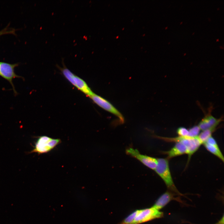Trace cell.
Wrapping results in <instances>:
<instances>
[{"mask_svg":"<svg viewBox=\"0 0 224 224\" xmlns=\"http://www.w3.org/2000/svg\"><path fill=\"white\" fill-rule=\"evenodd\" d=\"M212 106H210L208 112L199 123L198 126L202 131L213 128H216L223 119L222 117L217 119L212 116L211 113Z\"/></svg>","mask_w":224,"mask_h":224,"instance_id":"obj_8","label":"cell"},{"mask_svg":"<svg viewBox=\"0 0 224 224\" xmlns=\"http://www.w3.org/2000/svg\"><path fill=\"white\" fill-rule=\"evenodd\" d=\"M177 195L178 194L171 191H167L160 196L152 207L160 210L172 200L183 203L179 197H176Z\"/></svg>","mask_w":224,"mask_h":224,"instance_id":"obj_9","label":"cell"},{"mask_svg":"<svg viewBox=\"0 0 224 224\" xmlns=\"http://www.w3.org/2000/svg\"><path fill=\"white\" fill-rule=\"evenodd\" d=\"M90 97L101 108L117 117L120 122L122 123L124 122V118L122 114L107 100L94 93Z\"/></svg>","mask_w":224,"mask_h":224,"instance_id":"obj_5","label":"cell"},{"mask_svg":"<svg viewBox=\"0 0 224 224\" xmlns=\"http://www.w3.org/2000/svg\"><path fill=\"white\" fill-rule=\"evenodd\" d=\"M165 141L168 142H181L187 147L188 151V160H189L193 154L198 149L202 144L197 137L191 138L189 137H182L178 136L174 138H164Z\"/></svg>","mask_w":224,"mask_h":224,"instance_id":"obj_3","label":"cell"},{"mask_svg":"<svg viewBox=\"0 0 224 224\" xmlns=\"http://www.w3.org/2000/svg\"><path fill=\"white\" fill-rule=\"evenodd\" d=\"M18 65V63L11 64L0 62V76L8 81L12 85L15 94H17L12 80L16 78L21 77L16 74L14 72L15 68Z\"/></svg>","mask_w":224,"mask_h":224,"instance_id":"obj_7","label":"cell"},{"mask_svg":"<svg viewBox=\"0 0 224 224\" xmlns=\"http://www.w3.org/2000/svg\"><path fill=\"white\" fill-rule=\"evenodd\" d=\"M163 216V212L152 207L151 208L138 210L132 224H139Z\"/></svg>","mask_w":224,"mask_h":224,"instance_id":"obj_4","label":"cell"},{"mask_svg":"<svg viewBox=\"0 0 224 224\" xmlns=\"http://www.w3.org/2000/svg\"><path fill=\"white\" fill-rule=\"evenodd\" d=\"M61 142L60 139H54L46 136H39L35 143L34 148L30 153L39 154L47 153L53 149Z\"/></svg>","mask_w":224,"mask_h":224,"instance_id":"obj_2","label":"cell"},{"mask_svg":"<svg viewBox=\"0 0 224 224\" xmlns=\"http://www.w3.org/2000/svg\"><path fill=\"white\" fill-rule=\"evenodd\" d=\"M176 132L179 136L182 137H189V130L184 127H179L177 129Z\"/></svg>","mask_w":224,"mask_h":224,"instance_id":"obj_16","label":"cell"},{"mask_svg":"<svg viewBox=\"0 0 224 224\" xmlns=\"http://www.w3.org/2000/svg\"><path fill=\"white\" fill-rule=\"evenodd\" d=\"M138 210H136L126 217L119 224H132L136 217Z\"/></svg>","mask_w":224,"mask_h":224,"instance_id":"obj_14","label":"cell"},{"mask_svg":"<svg viewBox=\"0 0 224 224\" xmlns=\"http://www.w3.org/2000/svg\"><path fill=\"white\" fill-rule=\"evenodd\" d=\"M216 128H211L202 131L197 137L202 144L205 143L207 140L211 137Z\"/></svg>","mask_w":224,"mask_h":224,"instance_id":"obj_13","label":"cell"},{"mask_svg":"<svg viewBox=\"0 0 224 224\" xmlns=\"http://www.w3.org/2000/svg\"><path fill=\"white\" fill-rule=\"evenodd\" d=\"M205 147L209 152L217 157L223 162L224 161V156L219 147H216L206 143L203 144Z\"/></svg>","mask_w":224,"mask_h":224,"instance_id":"obj_12","label":"cell"},{"mask_svg":"<svg viewBox=\"0 0 224 224\" xmlns=\"http://www.w3.org/2000/svg\"><path fill=\"white\" fill-rule=\"evenodd\" d=\"M73 80V86L88 96L90 97L94 93L86 83L81 78L75 75Z\"/></svg>","mask_w":224,"mask_h":224,"instance_id":"obj_11","label":"cell"},{"mask_svg":"<svg viewBox=\"0 0 224 224\" xmlns=\"http://www.w3.org/2000/svg\"><path fill=\"white\" fill-rule=\"evenodd\" d=\"M205 143L216 147H219L217 141L212 136L210 137Z\"/></svg>","mask_w":224,"mask_h":224,"instance_id":"obj_17","label":"cell"},{"mask_svg":"<svg viewBox=\"0 0 224 224\" xmlns=\"http://www.w3.org/2000/svg\"><path fill=\"white\" fill-rule=\"evenodd\" d=\"M167 155L169 160L171 158L184 154H188V149L186 146L181 142H176L174 146L170 150L163 152Z\"/></svg>","mask_w":224,"mask_h":224,"instance_id":"obj_10","label":"cell"},{"mask_svg":"<svg viewBox=\"0 0 224 224\" xmlns=\"http://www.w3.org/2000/svg\"><path fill=\"white\" fill-rule=\"evenodd\" d=\"M215 224H224V217L223 216L222 218L217 223Z\"/></svg>","mask_w":224,"mask_h":224,"instance_id":"obj_18","label":"cell"},{"mask_svg":"<svg viewBox=\"0 0 224 224\" xmlns=\"http://www.w3.org/2000/svg\"><path fill=\"white\" fill-rule=\"evenodd\" d=\"M157 164L154 170L163 180L169 190L178 195H182L174 183L167 158H157Z\"/></svg>","mask_w":224,"mask_h":224,"instance_id":"obj_1","label":"cell"},{"mask_svg":"<svg viewBox=\"0 0 224 224\" xmlns=\"http://www.w3.org/2000/svg\"><path fill=\"white\" fill-rule=\"evenodd\" d=\"M126 154L137 159L148 168L154 170L157 164V158L141 154L136 149L129 147L126 150Z\"/></svg>","mask_w":224,"mask_h":224,"instance_id":"obj_6","label":"cell"},{"mask_svg":"<svg viewBox=\"0 0 224 224\" xmlns=\"http://www.w3.org/2000/svg\"><path fill=\"white\" fill-rule=\"evenodd\" d=\"M189 130V137L191 138L197 137L201 130L198 125H195L190 128Z\"/></svg>","mask_w":224,"mask_h":224,"instance_id":"obj_15","label":"cell"}]
</instances>
